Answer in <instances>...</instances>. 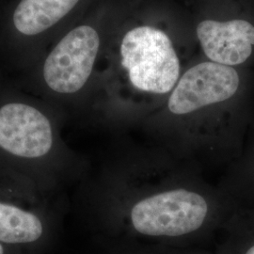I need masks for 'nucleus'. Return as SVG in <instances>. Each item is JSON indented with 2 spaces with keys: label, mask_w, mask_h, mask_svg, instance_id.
Wrapping results in <instances>:
<instances>
[{
  "label": "nucleus",
  "mask_w": 254,
  "mask_h": 254,
  "mask_svg": "<svg viewBox=\"0 0 254 254\" xmlns=\"http://www.w3.org/2000/svg\"><path fill=\"white\" fill-rule=\"evenodd\" d=\"M208 213L204 198L195 192L165 191L139 200L130 218L136 232L151 236H180L195 232Z\"/></svg>",
  "instance_id": "423d86ee"
},
{
  "label": "nucleus",
  "mask_w": 254,
  "mask_h": 254,
  "mask_svg": "<svg viewBox=\"0 0 254 254\" xmlns=\"http://www.w3.org/2000/svg\"><path fill=\"white\" fill-rule=\"evenodd\" d=\"M102 46L99 28L82 23L68 27L14 86L46 101L65 117L70 102L90 83Z\"/></svg>",
  "instance_id": "7ed1b4c3"
},
{
  "label": "nucleus",
  "mask_w": 254,
  "mask_h": 254,
  "mask_svg": "<svg viewBox=\"0 0 254 254\" xmlns=\"http://www.w3.org/2000/svg\"><path fill=\"white\" fill-rule=\"evenodd\" d=\"M197 36L204 54L213 63L239 65L253 53L254 27L246 20L202 21L197 27Z\"/></svg>",
  "instance_id": "6e6552de"
},
{
  "label": "nucleus",
  "mask_w": 254,
  "mask_h": 254,
  "mask_svg": "<svg viewBox=\"0 0 254 254\" xmlns=\"http://www.w3.org/2000/svg\"><path fill=\"white\" fill-rule=\"evenodd\" d=\"M0 254H8V250L1 242H0Z\"/></svg>",
  "instance_id": "1a4fd4ad"
},
{
  "label": "nucleus",
  "mask_w": 254,
  "mask_h": 254,
  "mask_svg": "<svg viewBox=\"0 0 254 254\" xmlns=\"http://www.w3.org/2000/svg\"><path fill=\"white\" fill-rule=\"evenodd\" d=\"M121 64L132 85L151 93L172 91L178 81L180 62L169 36L152 27L129 30L120 46Z\"/></svg>",
  "instance_id": "39448f33"
},
{
  "label": "nucleus",
  "mask_w": 254,
  "mask_h": 254,
  "mask_svg": "<svg viewBox=\"0 0 254 254\" xmlns=\"http://www.w3.org/2000/svg\"><path fill=\"white\" fill-rule=\"evenodd\" d=\"M83 0H7L0 9V79L17 81L70 27Z\"/></svg>",
  "instance_id": "f03ea898"
},
{
  "label": "nucleus",
  "mask_w": 254,
  "mask_h": 254,
  "mask_svg": "<svg viewBox=\"0 0 254 254\" xmlns=\"http://www.w3.org/2000/svg\"><path fill=\"white\" fill-rule=\"evenodd\" d=\"M64 118L46 101L0 79V172L63 192L74 167L61 135Z\"/></svg>",
  "instance_id": "f257e3e1"
},
{
  "label": "nucleus",
  "mask_w": 254,
  "mask_h": 254,
  "mask_svg": "<svg viewBox=\"0 0 254 254\" xmlns=\"http://www.w3.org/2000/svg\"><path fill=\"white\" fill-rule=\"evenodd\" d=\"M246 254H254V246H253L247 253Z\"/></svg>",
  "instance_id": "9d476101"
},
{
  "label": "nucleus",
  "mask_w": 254,
  "mask_h": 254,
  "mask_svg": "<svg viewBox=\"0 0 254 254\" xmlns=\"http://www.w3.org/2000/svg\"><path fill=\"white\" fill-rule=\"evenodd\" d=\"M64 212L63 192L0 172V242L6 248L42 244Z\"/></svg>",
  "instance_id": "20e7f679"
},
{
  "label": "nucleus",
  "mask_w": 254,
  "mask_h": 254,
  "mask_svg": "<svg viewBox=\"0 0 254 254\" xmlns=\"http://www.w3.org/2000/svg\"><path fill=\"white\" fill-rule=\"evenodd\" d=\"M238 87L239 75L233 67L213 62L202 63L184 73L168 107L173 114H188L230 99Z\"/></svg>",
  "instance_id": "0eeeda50"
}]
</instances>
